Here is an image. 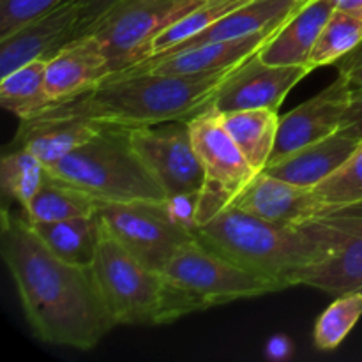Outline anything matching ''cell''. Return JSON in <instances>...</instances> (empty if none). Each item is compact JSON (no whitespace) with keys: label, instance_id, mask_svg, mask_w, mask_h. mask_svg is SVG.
<instances>
[{"label":"cell","instance_id":"obj_3","mask_svg":"<svg viewBox=\"0 0 362 362\" xmlns=\"http://www.w3.org/2000/svg\"><path fill=\"white\" fill-rule=\"evenodd\" d=\"M194 233L212 250L285 288L292 286L296 272L329 260L336 250V233L325 211L303 226H285L228 205Z\"/></svg>","mask_w":362,"mask_h":362},{"label":"cell","instance_id":"obj_18","mask_svg":"<svg viewBox=\"0 0 362 362\" xmlns=\"http://www.w3.org/2000/svg\"><path fill=\"white\" fill-rule=\"evenodd\" d=\"M103 127V124L83 117L39 113L30 119L20 120L13 148L30 151L41 159L46 168H52L101 133Z\"/></svg>","mask_w":362,"mask_h":362},{"label":"cell","instance_id":"obj_2","mask_svg":"<svg viewBox=\"0 0 362 362\" xmlns=\"http://www.w3.org/2000/svg\"><path fill=\"white\" fill-rule=\"evenodd\" d=\"M243 66V64H240ZM212 74H112L94 90L55 103L48 115H73L103 126L144 127L172 120H191L211 108L214 95L232 71Z\"/></svg>","mask_w":362,"mask_h":362},{"label":"cell","instance_id":"obj_6","mask_svg":"<svg viewBox=\"0 0 362 362\" xmlns=\"http://www.w3.org/2000/svg\"><path fill=\"white\" fill-rule=\"evenodd\" d=\"M161 272L191 313L285 290L283 283L243 267L197 235L175 251Z\"/></svg>","mask_w":362,"mask_h":362},{"label":"cell","instance_id":"obj_33","mask_svg":"<svg viewBox=\"0 0 362 362\" xmlns=\"http://www.w3.org/2000/svg\"><path fill=\"white\" fill-rule=\"evenodd\" d=\"M339 133L362 140V92H352L350 95V103L339 124Z\"/></svg>","mask_w":362,"mask_h":362},{"label":"cell","instance_id":"obj_17","mask_svg":"<svg viewBox=\"0 0 362 362\" xmlns=\"http://www.w3.org/2000/svg\"><path fill=\"white\" fill-rule=\"evenodd\" d=\"M112 74L101 42L85 34L64 46L46 66V92L52 103L69 101L90 92Z\"/></svg>","mask_w":362,"mask_h":362},{"label":"cell","instance_id":"obj_15","mask_svg":"<svg viewBox=\"0 0 362 362\" xmlns=\"http://www.w3.org/2000/svg\"><path fill=\"white\" fill-rule=\"evenodd\" d=\"M281 27L269 28V30L258 32V34L247 35L243 39L209 42V45L168 53V55L163 57H148L147 60L122 71V73H158L191 76V74H212L219 73V71L233 69L253 55H257Z\"/></svg>","mask_w":362,"mask_h":362},{"label":"cell","instance_id":"obj_22","mask_svg":"<svg viewBox=\"0 0 362 362\" xmlns=\"http://www.w3.org/2000/svg\"><path fill=\"white\" fill-rule=\"evenodd\" d=\"M30 225L39 239L49 247V251L64 262L76 267H92L103 235V223L99 214L55 223H30Z\"/></svg>","mask_w":362,"mask_h":362},{"label":"cell","instance_id":"obj_1","mask_svg":"<svg viewBox=\"0 0 362 362\" xmlns=\"http://www.w3.org/2000/svg\"><path fill=\"white\" fill-rule=\"evenodd\" d=\"M0 250L28 325L41 341L90 350L117 325L92 267H76L52 253L25 214L4 207Z\"/></svg>","mask_w":362,"mask_h":362},{"label":"cell","instance_id":"obj_36","mask_svg":"<svg viewBox=\"0 0 362 362\" xmlns=\"http://www.w3.org/2000/svg\"><path fill=\"white\" fill-rule=\"evenodd\" d=\"M334 6L336 9L345 11L362 20V0H334Z\"/></svg>","mask_w":362,"mask_h":362},{"label":"cell","instance_id":"obj_10","mask_svg":"<svg viewBox=\"0 0 362 362\" xmlns=\"http://www.w3.org/2000/svg\"><path fill=\"white\" fill-rule=\"evenodd\" d=\"M131 144L168 198L198 197L205 173L187 120L131 127Z\"/></svg>","mask_w":362,"mask_h":362},{"label":"cell","instance_id":"obj_29","mask_svg":"<svg viewBox=\"0 0 362 362\" xmlns=\"http://www.w3.org/2000/svg\"><path fill=\"white\" fill-rule=\"evenodd\" d=\"M313 191L325 211L362 204V140L346 161Z\"/></svg>","mask_w":362,"mask_h":362},{"label":"cell","instance_id":"obj_12","mask_svg":"<svg viewBox=\"0 0 362 362\" xmlns=\"http://www.w3.org/2000/svg\"><path fill=\"white\" fill-rule=\"evenodd\" d=\"M258 53L228 74L216 92L212 108L219 113L251 108H269L278 112L286 94L308 73H311L306 66L265 64Z\"/></svg>","mask_w":362,"mask_h":362},{"label":"cell","instance_id":"obj_31","mask_svg":"<svg viewBox=\"0 0 362 362\" xmlns=\"http://www.w3.org/2000/svg\"><path fill=\"white\" fill-rule=\"evenodd\" d=\"M66 0H0V37L49 13Z\"/></svg>","mask_w":362,"mask_h":362},{"label":"cell","instance_id":"obj_5","mask_svg":"<svg viewBox=\"0 0 362 362\" xmlns=\"http://www.w3.org/2000/svg\"><path fill=\"white\" fill-rule=\"evenodd\" d=\"M46 170L101 202L168 200L134 152L129 127L105 126L92 140Z\"/></svg>","mask_w":362,"mask_h":362},{"label":"cell","instance_id":"obj_20","mask_svg":"<svg viewBox=\"0 0 362 362\" xmlns=\"http://www.w3.org/2000/svg\"><path fill=\"white\" fill-rule=\"evenodd\" d=\"M359 140L343 133H334L320 141L300 147L276 161L267 163L265 173L292 182L296 186L315 187L334 173L350 154L356 151Z\"/></svg>","mask_w":362,"mask_h":362},{"label":"cell","instance_id":"obj_32","mask_svg":"<svg viewBox=\"0 0 362 362\" xmlns=\"http://www.w3.org/2000/svg\"><path fill=\"white\" fill-rule=\"evenodd\" d=\"M74 2H76L78 11H80L76 37H81V35L88 34V30L95 25V21L101 20L120 0H74Z\"/></svg>","mask_w":362,"mask_h":362},{"label":"cell","instance_id":"obj_8","mask_svg":"<svg viewBox=\"0 0 362 362\" xmlns=\"http://www.w3.org/2000/svg\"><path fill=\"white\" fill-rule=\"evenodd\" d=\"M204 0H120L88 34L101 42L112 74L122 73L152 55L158 35ZM110 74V76H112Z\"/></svg>","mask_w":362,"mask_h":362},{"label":"cell","instance_id":"obj_23","mask_svg":"<svg viewBox=\"0 0 362 362\" xmlns=\"http://www.w3.org/2000/svg\"><path fill=\"white\" fill-rule=\"evenodd\" d=\"M221 120L250 165L258 173L264 172L278 138V112L269 108L233 110L221 113Z\"/></svg>","mask_w":362,"mask_h":362},{"label":"cell","instance_id":"obj_27","mask_svg":"<svg viewBox=\"0 0 362 362\" xmlns=\"http://www.w3.org/2000/svg\"><path fill=\"white\" fill-rule=\"evenodd\" d=\"M362 42V20L345 11L334 9L325 23L317 45L311 49L308 67L311 71L331 66L349 55Z\"/></svg>","mask_w":362,"mask_h":362},{"label":"cell","instance_id":"obj_14","mask_svg":"<svg viewBox=\"0 0 362 362\" xmlns=\"http://www.w3.org/2000/svg\"><path fill=\"white\" fill-rule=\"evenodd\" d=\"M350 95L352 88L349 81L343 74H338V78L320 94L279 117L278 138L269 163L338 133Z\"/></svg>","mask_w":362,"mask_h":362},{"label":"cell","instance_id":"obj_11","mask_svg":"<svg viewBox=\"0 0 362 362\" xmlns=\"http://www.w3.org/2000/svg\"><path fill=\"white\" fill-rule=\"evenodd\" d=\"M336 233V250L329 260L308 265L292 276V286L306 285L329 296L362 293V204L327 209Z\"/></svg>","mask_w":362,"mask_h":362},{"label":"cell","instance_id":"obj_24","mask_svg":"<svg viewBox=\"0 0 362 362\" xmlns=\"http://www.w3.org/2000/svg\"><path fill=\"white\" fill-rule=\"evenodd\" d=\"M23 214L30 223H55L85 218L98 214V200L46 170L41 189L23 209Z\"/></svg>","mask_w":362,"mask_h":362},{"label":"cell","instance_id":"obj_21","mask_svg":"<svg viewBox=\"0 0 362 362\" xmlns=\"http://www.w3.org/2000/svg\"><path fill=\"white\" fill-rule=\"evenodd\" d=\"M300 6H303L300 0H250L243 7L232 11L221 20L216 21L214 25H211L207 30L180 42L175 48L156 53L152 57H163L168 55V53L209 45V42L243 39L247 35L258 34V32L269 30V28L281 27Z\"/></svg>","mask_w":362,"mask_h":362},{"label":"cell","instance_id":"obj_16","mask_svg":"<svg viewBox=\"0 0 362 362\" xmlns=\"http://www.w3.org/2000/svg\"><path fill=\"white\" fill-rule=\"evenodd\" d=\"M230 205L285 226H303L325 211L313 187L296 186L265 172L257 173Z\"/></svg>","mask_w":362,"mask_h":362},{"label":"cell","instance_id":"obj_35","mask_svg":"<svg viewBox=\"0 0 362 362\" xmlns=\"http://www.w3.org/2000/svg\"><path fill=\"white\" fill-rule=\"evenodd\" d=\"M290 349H292V346H290L288 339L278 336V338H272L271 341H269L267 356L274 357V359H283V357L288 356Z\"/></svg>","mask_w":362,"mask_h":362},{"label":"cell","instance_id":"obj_7","mask_svg":"<svg viewBox=\"0 0 362 362\" xmlns=\"http://www.w3.org/2000/svg\"><path fill=\"white\" fill-rule=\"evenodd\" d=\"M194 151L204 166V187L194 205V230L228 207L233 198L257 177L240 148L223 126L221 113L207 108L187 120Z\"/></svg>","mask_w":362,"mask_h":362},{"label":"cell","instance_id":"obj_9","mask_svg":"<svg viewBox=\"0 0 362 362\" xmlns=\"http://www.w3.org/2000/svg\"><path fill=\"white\" fill-rule=\"evenodd\" d=\"M98 214L134 258L161 272L175 251L197 233L177 221L165 202H101Z\"/></svg>","mask_w":362,"mask_h":362},{"label":"cell","instance_id":"obj_37","mask_svg":"<svg viewBox=\"0 0 362 362\" xmlns=\"http://www.w3.org/2000/svg\"><path fill=\"white\" fill-rule=\"evenodd\" d=\"M300 2H303V4H306V2H308V0H300Z\"/></svg>","mask_w":362,"mask_h":362},{"label":"cell","instance_id":"obj_25","mask_svg":"<svg viewBox=\"0 0 362 362\" xmlns=\"http://www.w3.org/2000/svg\"><path fill=\"white\" fill-rule=\"evenodd\" d=\"M46 60H32L0 78V105L18 119H30L53 105L46 92Z\"/></svg>","mask_w":362,"mask_h":362},{"label":"cell","instance_id":"obj_19","mask_svg":"<svg viewBox=\"0 0 362 362\" xmlns=\"http://www.w3.org/2000/svg\"><path fill=\"white\" fill-rule=\"evenodd\" d=\"M334 9V0H308L260 49V59L272 66L308 67L311 49Z\"/></svg>","mask_w":362,"mask_h":362},{"label":"cell","instance_id":"obj_28","mask_svg":"<svg viewBox=\"0 0 362 362\" xmlns=\"http://www.w3.org/2000/svg\"><path fill=\"white\" fill-rule=\"evenodd\" d=\"M247 2L250 0H204L200 6L194 7L187 14H184L180 20H177L175 23L170 25L168 28H165L158 35L154 46H152V55L166 52L170 48H175L180 42L187 41L193 35L207 30L216 21L221 20L223 16L239 9V7H243Z\"/></svg>","mask_w":362,"mask_h":362},{"label":"cell","instance_id":"obj_4","mask_svg":"<svg viewBox=\"0 0 362 362\" xmlns=\"http://www.w3.org/2000/svg\"><path fill=\"white\" fill-rule=\"evenodd\" d=\"M92 272L117 325H163L191 315L165 274L141 264L105 226Z\"/></svg>","mask_w":362,"mask_h":362},{"label":"cell","instance_id":"obj_34","mask_svg":"<svg viewBox=\"0 0 362 362\" xmlns=\"http://www.w3.org/2000/svg\"><path fill=\"white\" fill-rule=\"evenodd\" d=\"M339 74L345 76L352 92H362V42L356 49L338 60Z\"/></svg>","mask_w":362,"mask_h":362},{"label":"cell","instance_id":"obj_26","mask_svg":"<svg viewBox=\"0 0 362 362\" xmlns=\"http://www.w3.org/2000/svg\"><path fill=\"white\" fill-rule=\"evenodd\" d=\"M46 177V166L37 156L25 148L6 152L0 161V187L4 197L27 207L41 189Z\"/></svg>","mask_w":362,"mask_h":362},{"label":"cell","instance_id":"obj_30","mask_svg":"<svg viewBox=\"0 0 362 362\" xmlns=\"http://www.w3.org/2000/svg\"><path fill=\"white\" fill-rule=\"evenodd\" d=\"M362 317V293L350 292L338 299L318 317L315 325V345L320 350H334L350 334Z\"/></svg>","mask_w":362,"mask_h":362},{"label":"cell","instance_id":"obj_13","mask_svg":"<svg viewBox=\"0 0 362 362\" xmlns=\"http://www.w3.org/2000/svg\"><path fill=\"white\" fill-rule=\"evenodd\" d=\"M78 20L80 11L76 2L66 0L13 34L0 37V78L32 60H52L64 46L76 39Z\"/></svg>","mask_w":362,"mask_h":362}]
</instances>
